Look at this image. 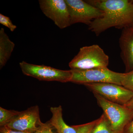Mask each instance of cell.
<instances>
[{
  "instance_id": "obj_1",
  "label": "cell",
  "mask_w": 133,
  "mask_h": 133,
  "mask_svg": "<svg viewBox=\"0 0 133 133\" xmlns=\"http://www.w3.org/2000/svg\"><path fill=\"white\" fill-rule=\"evenodd\" d=\"M104 12L101 18L93 21L88 29L99 36L110 28L122 29L133 24V0H86Z\"/></svg>"
},
{
  "instance_id": "obj_2",
  "label": "cell",
  "mask_w": 133,
  "mask_h": 133,
  "mask_svg": "<svg viewBox=\"0 0 133 133\" xmlns=\"http://www.w3.org/2000/svg\"><path fill=\"white\" fill-rule=\"evenodd\" d=\"M94 94L99 105L104 111L114 132L123 133L126 126L133 118V109L110 102L97 94Z\"/></svg>"
},
{
  "instance_id": "obj_3",
  "label": "cell",
  "mask_w": 133,
  "mask_h": 133,
  "mask_svg": "<svg viewBox=\"0 0 133 133\" xmlns=\"http://www.w3.org/2000/svg\"><path fill=\"white\" fill-rule=\"evenodd\" d=\"M109 57L104 50L97 44L85 46L80 48L79 51L69 63L71 69L87 70L107 67Z\"/></svg>"
},
{
  "instance_id": "obj_4",
  "label": "cell",
  "mask_w": 133,
  "mask_h": 133,
  "mask_svg": "<svg viewBox=\"0 0 133 133\" xmlns=\"http://www.w3.org/2000/svg\"><path fill=\"white\" fill-rule=\"evenodd\" d=\"M72 76L70 82L86 84L111 83L122 85L124 73L112 71L108 67H97L87 70L71 69Z\"/></svg>"
},
{
  "instance_id": "obj_5",
  "label": "cell",
  "mask_w": 133,
  "mask_h": 133,
  "mask_svg": "<svg viewBox=\"0 0 133 133\" xmlns=\"http://www.w3.org/2000/svg\"><path fill=\"white\" fill-rule=\"evenodd\" d=\"M19 65L24 75L33 77L41 81L66 83L70 82L72 76L71 70H64L44 65L30 64L24 61L20 62Z\"/></svg>"
},
{
  "instance_id": "obj_6",
  "label": "cell",
  "mask_w": 133,
  "mask_h": 133,
  "mask_svg": "<svg viewBox=\"0 0 133 133\" xmlns=\"http://www.w3.org/2000/svg\"><path fill=\"white\" fill-rule=\"evenodd\" d=\"M70 17L71 24L82 23L89 26L101 18L104 12L83 0H65Z\"/></svg>"
},
{
  "instance_id": "obj_7",
  "label": "cell",
  "mask_w": 133,
  "mask_h": 133,
  "mask_svg": "<svg viewBox=\"0 0 133 133\" xmlns=\"http://www.w3.org/2000/svg\"><path fill=\"white\" fill-rule=\"evenodd\" d=\"M110 102L124 105L133 97V92L123 86L111 83H94L84 85Z\"/></svg>"
},
{
  "instance_id": "obj_8",
  "label": "cell",
  "mask_w": 133,
  "mask_h": 133,
  "mask_svg": "<svg viewBox=\"0 0 133 133\" xmlns=\"http://www.w3.org/2000/svg\"><path fill=\"white\" fill-rule=\"evenodd\" d=\"M40 8L44 14L59 29L71 25L70 17L65 0H40Z\"/></svg>"
},
{
  "instance_id": "obj_9",
  "label": "cell",
  "mask_w": 133,
  "mask_h": 133,
  "mask_svg": "<svg viewBox=\"0 0 133 133\" xmlns=\"http://www.w3.org/2000/svg\"><path fill=\"white\" fill-rule=\"evenodd\" d=\"M43 123L40 119L39 107L36 105L20 112L6 126L13 130L33 133Z\"/></svg>"
},
{
  "instance_id": "obj_10",
  "label": "cell",
  "mask_w": 133,
  "mask_h": 133,
  "mask_svg": "<svg viewBox=\"0 0 133 133\" xmlns=\"http://www.w3.org/2000/svg\"><path fill=\"white\" fill-rule=\"evenodd\" d=\"M119 43L125 72H129L133 70V24L122 29Z\"/></svg>"
},
{
  "instance_id": "obj_11",
  "label": "cell",
  "mask_w": 133,
  "mask_h": 133,
  "mask_svg": "<svg viewBox=\"0 0 133 133\" xmlns=\"http://www.w3.org/2000/svg\"><path fill=\"white\" fill-rule=\"evenodd\" d=\"M52 117L49 121L57 133H77L72 126L68 125L65 122L63 117L62 106L50 108Z\"/></svg>"
},
{
  "instance_id": "obj_12",
  "label": "cell",
  "mask_w": 133,
  "mask_h": 133,
  "mask_svg": "<svg viewBox=\"0 0 133 133\" xmlns=\"http://www.w3.org/2000/svg\"><path fill=\"white\" fill-rule=\"evenodd\" d=\"M15 44L10 39L4 29L0 30V68L5 66L8 61L14 49Z\"/></svg>"
},
{
  "instance_id": "obj_13",
  "label": "cell",
  "mask_w": 133,
  "mask_h": 133,
  "mask_svg": "<svg viewBox=\"0 0 133 133\" xmlns=\"http://www.w3.org/2000/svg\"><path fill=\"white\" fill-rule=\"evenodd\" d=\"M91 133H114L108 119L104 113Z\"/></svg>"
},
{
  "instance_id": "obj_14",
  "label": "cell",
  "mask_w": 133,
  "mask_h": 133,
  "mask_svg": "<svg viewBox=\"0 0 133 133\" xmlns=\"http://www.w3.org/2000/svg\"><path fill=\"white\" fill-rule=\"evenodd\" d=\"M19 112L18 111L7 110L0 107V127L7 125Z\"/></svg>"
},
{
  "instance_id": "obj_15",
  "label": "cell",
  "mask_w": 133,
  "mask_h": 133,
  "mask_svg": "<svg viewBox=\"0 0 133 133\" xmlns=\"http://www.w3.org/2000/svg\"><path fill=\"white\" fill-rule=\"evenodd\" d=\"M99 121V118L87 124L72 126L77 133H91Z\"/></svg>"
},
{
  "instance_id": "obj_16",
  "label": "cell",
  "mask_w": 133,
  "mask_h": 133,
  "mask_svg": "<svg viewBox=\"0 0 133 133\" xmlns=\"http://www.w3.org/2000/svg\"><path fill=\"white\" fill-rule=\"evenodd\" d=\"M122 85L133 92V70L129 72L124 73Z\"/></svg>"
},
{
  "instance_id": "obj_17",
  "label": "cell",
  "mask_w": 133,
  "mask_h": 133,
  "mask_svg": "<svg viewBox=\"0 0 133 133\" xmlns=\"http://www.w3.org/2000/svg\"><path fill=\"white\" fill-rule=\"evenodd\" d=\"M55 129L50 121H49L45 123H43L37 130L33 133H57L54 131Z\"/></svg>"
},
{
  "instance_id": "obj_18",
  "label": "cell",
  "mask_w": 133,
  "mask_h": 133,
  "mask_svg": "<svg viewBox=\"0 0 133 133\" xmlns=\"http://www.w3.org/2000/svg\"><path fill=\"white\" fill-rule=\"evenodd\" d=\"M0 23L9 29L13 32L17 28V26L12 23L9 17L0 14Z\"/></svg>"
},
{
  "instance_id": "obj_19",
  "label": "cell",
  "mask_w": 133,
  "mask_h": 133,
  "mask_svg": "<svg viewBox=\"0 0 133 133\" xmlns=\"http://www.w3.org/2000/svg\"><path fill=\"white\" fill-rule=\"evenodd\" d=\"M0 133H29L22 131H16L9 128L6 126L1 127Z\"/></svg>"
},
{
  "instance_id": "obj_20",
  "label": "cell",
  "mask_w": 133,
  "mask_h": 133,
  "mask_svg": "<svg viewBox=\"0 0 133 133\" xmlns=\"http://www.w3.org/2000/svg\"><path fill=\"white\" fill-rule=\"evenodd\" d=\"M123 133H133V118L126 126Z\"/></svg>"
},
{
  "instance_id": "obj_21",
  "label": "cell",
  "mask_w": 133,
  "mask_h": 133,
  "mask_svg": "<svg viewBox=\"0 0 133 133\" xmlns=\"http://www.w3.org/2000/svg\"><path fill=\"white\" fill-rule=\"evenodd\" d=\"M124 105L129 109L133 110V97L128 103Z\"/></svg>"
}]
</instances>
